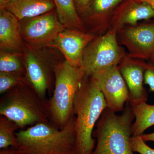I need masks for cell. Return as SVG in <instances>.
<instances>
[{"label": "cell", "mask_w": 154, "mask_h": 154, "mask_svg": "<svg viewBox=\"0 0 154 154\" xmlns=\"http://www.w3.org/2000/svg\"><path fill=\"white\" fill-rule=\"evenodd\" d=\"M106 108L99 87L91 76L85 75L74 101L76 154H91L94 151V128Z\"/></svg>", "instance_id": "1"}, {"label": "cell", "mask_w": 154, "mask_h": 154, "mask_svg": "<svg viewBox=\"0 0 154 154\" xmlns=\"http://www.w3.org/2000/svg\"><path fill=\"white\" fill-rule=\"evenodd\" d=\"M74 114L62 128L41 122L16 132V149L23 154H76Z\"/></svg>", "instance_id": "2"}, {"label": "cell", "mask_w": 154, "mask_h": 154, "mask_svg": "<svg viewBox=\"0 0 154 154\" xmlns=\"http://www.w3.org/2000/svg\"><path fill=\"white\" fill-rule=\"evenodd\" d=\"M0 115L13 121L20 128L48 122V102L38 95L25 79L1 98Z\"/></svg>", "instance_id": "3"}, {"label": "cell", "mask_w": 154, "mask_h": 154, "mask_svg": "<svg viewBox=\"0 0 154 154\" xmlns=\"http://www.w3.org/2000/svg\"><path fill=\"white\" fill-rule=\"evenodd\" d=\"M122 112L103 111L93 133L97 143L91 154H135L131 143L135 116L128 102Z\"/></svg>", "instance_id": "4"}, {"label": "cell", "mask_w": 154, "mask_h": 154, "mask_svg": "<svg viewBox=\"0 0 154 154\" xmlns=\"http://www.w3.org/2000/svg\"><path fill=\"white\" fill-rule=\"evenodd\" d=\"M85 75L82 67L74 66L65 59L56 65L54 90L48 105L50 117L58 128L65 126L74 115L75 96Z\"/></svg>", "instance_id": "5"}, {"label": "cell", "mask_w": 154, "mask_h": 154, "mask_svg": "<svg viewBox=\"0 0 154 154\" xmlns=\"http://www.w3.org/2000/svg\"><path fill=\"white\" fill-rule=\"evenodd\" d=\"M59 51L54 48L35 47L24 42V63L26 79L39 96L45 99L52 84L56 65L62 60Z\"/></svg>", "instance_id": "6"}, {"label": "cell", "mask_w": 154, "mask_h": 154, "mask_svg": "<svg viewBox=\"0 0 154 154\" xmlns=\"http://www.w3.org/2000/svg\"><path fill=\"white\" fill-rule=\"evenodd\" d=\"M117 32L112 29L97 36L86 46L83 56L82 67L86 75L118 66L126 55L124 49L119 45Z\"/></svg>", "instance_id": "7"}, {"label": "cell", "mask_w": 154, "mask_h": 154, "mask_svg": "<svg viewBox=\"0 0 154 154\" xmlns=\"http://www.w3.org/2000/svg\"><path fill=\"white\" fill-rule=\"evenodd\" d=\"M19 21L23 41L35 47L48 46L66 29L60 21L56 10Z\"/></svg>", "instance_id": "8"}, {"label": "cell", "mask_w": 154, "mask_h": 154, "mask_svg": "<svg viewBox=\"0 0 154 154\" xmlns=\"http://www.w3.org/2000/svg\"><path fill=\"white\" fill-rule=\"evenodd\" d=\"M90 76L103 94L107 108L116 113L123 111L125 103L129 100V91L118 66L104 69Z\"/></svg>", "instance_id": "9"}, {"label": "cell", "mask_w": 154, "mask_h": 154, "mask_svg": "<svg viewBox=\"0 0 154 154\" xmlns=\"http://www.w3.org/2000/svg\"><path fill=\"white\" fill-rule=\"evenodd\" d=\"M117 33L128 56L142 60L150 58L154 51V23L124 27Z\"/></svg>", "instance_id": "10"}, {"label": "cell", "mask_w": 154, "mask_h": 154, "mask_svg": "<svg viewBox=\"0 0 154 154\" xmlns=\"http://www.w3.org/2000/svg\"><path fill=\"white\" fill-rule=\"evenodd\" d=\"M96 36L88 31L65 29L48 46L59 51L72 65L82 67L84 50Z\"/></svg>", "instance_id": "11"}, {"label": "cell", "mask_w": 154, "mask_h": 154, "mask_svg": "<svg viewBox=\"0 0 154 154\" xmlns=\"http://www.w3.org/2000/svg\"><path fill=\"white\" fill-rule=\"evenodd\" d=\"M147 64L142 60L126 54L118 65L129 91V103L147 101V94L143 86Z\"/></svg>", "instance_id": "12"}, {"label": "cell", "mask_w": 154, "mask_h": 154, "mask_svg": "<svg viewBox=\"0 0 154 154\" xmlns=\"http://www.w3.org/2000/svg\"><path fill=\"white\" fill-rule=\"evenodd\" d=\"M124 0H91L88 9L81 16L86 30L96 36L102 35L110 28L111 16Z\"/></svg>", "instance_id": "13"}, {"label": "cell", "mask_w": 154, "mask_h": 154, "mask_svg": "<svg viewBox=\"0 0 154 154\" xmlns=\"http://www.w3.org/2000/svg\"><path fill=\"white\" fill-rule=\"evenodd\" d=\"M153 18L154 10L147 3L138 0H124L113 11L109 29L118 33L126 25L134 26L138 21Z\"/></svg>", "instance_id": "14"}, {"label": "cell", "mask_w": 154, "mask_h": 154, "mask_svg": "<svg viewBox=\"0 0 154 154\" xmlns=\"http://www.w3.org/2000/svg\"><path fill=\"white\" fill-rule=\"evenodd\" d=\"M24 41L19 19L6 9L0 8V51L23 53Z\"/></svg>", "instance_id": "15"}, {"label": "cell", "mask_w": 154, "mask_h": 154, "mask_svg": "<svg viewBox=\"0 0 154 154\" xmlns=\"http://www.w3.org/2000/svg\"><path fill=\"white\" fill-rule=\"evenodd\" d=\"M1 8L11 12L19 20L56 10L53 0H8Z\"/></svg>", "instance_id": "16"}, {"label": "cell", "mask_w": 154, "mask_h": 154, "mask_svg": "<svg viewBox=\"0 0 154 154\" xmlns=\"http://www.w3.org/2000/svg\"><path fill=\"white\" fill-rule=\"evenodd\" d=\"M61 23L66 29L87 31L85 25L78 14L74 0H53Z\"/></svg>", "instance_id": "17"}, {"label": "cell", "mask_w": 154, "mask_h": 154, "mask_svg": "<svg viewBox=\"0 0 154 154\" xmlns=\"http://www.w3.org/2000/svg\"><path fill=\"white\" fill-rule=\"evenodd\" d=\"M129 104L135 116L132 125V136H140L146 130L154 125V105H149L146 102Z\"/></svg>", "instance_id": "18"}, {"label": "cell", "mask_w": 154, "mask_h": 154, "mask_svg": "<svg viewBox=\"0 0 154 154\" xmlns=\"http://www.w3.org/2000/svg\"><path fill=\"white\" fill-rule=\"evenodd\" d=\"M0 72L25 74L23 53L0 51Z\"/></svg>", "instance_id": "19"}, {"label": "cell", "mask_w": 154, "mask_h": 154, "mask_svg": "<svg viewBox=\"0 0 154 154\" xmlns=\"http://www.w3.org/2000/svg\"><path fill=\"white\" fill-rule=\"evenodd\" d=\"M20 128L13 121L4 116H0V149H1L17 146L15 132Z\"/></svg>", "instance_id": "20"}, {"label": "cell", "mask_w": 154, "mask_h": 154, "mask_svg": "<svg viewBox=\"0 0 154 154\" xmlns=\"http://www.w3.org/2000/svg\"><path fill=\"white\" fill-rule=\"evenodd\" d=\"M26 79V74L21 72H0V94H5Z\"/></svg>", "instance_id": "21"}, {"label": "cell", "mask_w": 154, "mask_h": 154, "mask_svg": "<svg viewBox=\"0 0 154 154\" xmlns=\"http://www.w3.org/2000/svg\"><path fill=\"white\" fill-rule=\"evenodd\" d=\"M131 143L134 152L139 154H154V149L148 146L140 136H132Z\"/></svg>", "instance_id": "22"}, {"label": "cell", "mask_w": 154, "mask_h": 154, "mask_svg": "<svg viewBox=\"0 0 154 154\" xmlns=\"http://www.w3.org/2000/svg\"><path fill=\"white\" fill-rule=\"evenodd\" d=\"M144 84L148 85L149 91L154 93V63H147L144 73Z\"/></svg>", "instance_id": "23"}, {"label": "cell", "mask_w": 154, "mask_h": 154, "mask_svg": "<svg viewBox=\"0 0 154 154\" xmlns=\"http://www.w3.org/2000/svg\"><path fill=\"white\" fill-rule=\"evenodd\" d=\"M91 0H74L75 7L80 17L85 14Z\"/></svg>", "instance_id": "24"}, {"label": "cell", "mask_w": 154, "mask_h": 154, "mask_svg": "<svg viewBox=\"0 0 154 154\" xmlns=\"http://www.w3.org/2000/svg\"><path fill=\"white\" fill-rule=\"evenodd\" d=\"M0 154H23L16 148L13 147L1 149Z\"/></svg>", "instance_id": "25"}, {"label": "cell", "mask_w": 154, "mask_h": 154, "mask_svg": "<svg viewBox=\"0 0 154 154\" xmlns=\"http://www.w3.org/2000/svg\"><path fill=\"white\" fill-rule=\"evenodd\" d=\"M140 136L145 142H154V132L149 134H143Z\"/></svg>", "instance_id": "26"}, {"label": "cell", "mask_w": 154, "mask_h": 154, "mask_svg": "<svg viewBox=\"0 0 154 154\" xmlns=\"http://www.w3.org/2000/svg\"><path fill=\"white\" fill-rule=\"evenodd\" d=\"M138 1L147 3L149 5L151 6L154 10V0H138Z\"/></svg>", "instance_id": "27"}, {"label": "cell", "mask_w": 154, "mask_h": 154, "mask_svg": "<svg viewBox=\"0 0 154 154\" xmlns=\"http://www.w3.org/2000/svg\"><path fill=\"white\" fill-rule=\"evenodd\" d=\"M8 0H0V7L3 5Z\"/></svg>", "instance_id": "28"}, {"label": "cell", "mask_w": 154, "mask_h": 154, "mask_svg": "<svg viewBox=\"0 0 154 154\" xmlns=\"http://www.w3.org/2000/svg\"><path fill=\"white\" fill-rule=\"evenodd\" d=\"M151 60L152 61V63H154V51L153 53L152 54V56L150 57Z\"/></svg>", "instance_id": "29"}]
</instances>
